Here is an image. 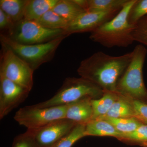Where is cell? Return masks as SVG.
<instances>
[{
  "label": "cell",
  "instance_id": "cell-1",
  "mask_svg": "<svg viewBox=\"0 0 147 147\" xmlns=\"http://www.w3.org/2000/svg\"><path fill=\"white\" fill-rule=\"evenodd\" d=\"M133 52L119 56L96 52L80 63L77 72L103 91L116 92L118 82L133 57Z\"/></svg>",
  "mask_w": 147,
  "mask_h": 147
},
{
  "label": "cell",
  "instance_id": "cell-2",
  "mask_svg": "<svg viewBox=\"0 0 147 147\" xmlns=\"http://www.w3.org/2000/svg\"><path fill=\"white\" fill-rule=\"evenodd\" d=\"M136 0H128L114 18L91 32L90 38L108 48L127 47L134 42L135 26L129 24V13Z\"/></svg>",
  "mask_w": 147,
  "mask_h": 147
},
{
  "label": "cell",
  "instance_id": "cell-3",
  "mask_svg": "<svg viewBox=\"0 0 147 147\" xmlns=\"http://www.w3.org/2000/svg\"><path fill=\"white\" fill-rule=\"evenodd\" d=\"M132 52L131 61L118 82L116 92L125 97L147 103V90L143 74L147 49L139 44Z\"/></svg>",
  "mask_w": 147,
  "mask_h": 147
},
{
  "label": "cell",
  "instance_id": "cell-4",
  "mask_svg": "<svg viewBox=\"0 0 147 147\" xmlns=\"http://www.w3.org/2000/svg\"><path fill=\"white\" fill-rule=\"evenodd\" d=\"M103 94L101 88L84 78L68 77L53 97L34 105L39 108L67 105L84 98H100Z\"/></svg>",
  "mask_w": 147,
  "mask_h": 147
},
{
  "label": "cell",
  "instance_id": "cell-5",
  "mask_svg": "<svg viewBox=\"0 0 147 147\" xmlns=\"http://www.w3.org/2000/svg\"><path fill=\"white\" fill-rule=\"evenodd\" d=\"M67 36H63L45 43L25 45L15 42L1 34L0 40L1 46L13 51L34 71L43 64L52 60L61 42Z\"/></svg>",
  "mask_w": 147,
  "mask_h": 147
},
{
  "label": "cell",
  "instance_id": "cell-6",
  "mask_svg": "<svg viewBox=\"0 0 147 147\" xmlns=\"http://www.w3.org/2000/svg\"><path fill=\"white\" fill-rule=\"evenodd\" d=\"M3 34L15 42L25 45L45 43L63 36H69L65 30L46 28L36 21L24 19L15 24L8 34Z\"/></svg>",
  "mask_w": 147,
  "mask_h": 147
},
{
  "label": "cell",
  "instance_id": "cell-7",
  "mask_svg": "<svg viewBox=\"0 0 147 147\" xmlns=\"http://www.w3.org/2000/svg\"><path fill=\"white\" fill-rule=\"evenodd\" d=\"M67 105L39 108L34 105L20 108L15 113L13 118L20 125L27 130L35 131L51 123L65 119Z\"/></svg>",
  "mask_w": 147,
  "mask_h": 147
},
{
  "label": "cell",
  "instance_id": "cell-8",
  "mask_svg": "<svg viewBox=\"0 0 147 147\" xmlns=\"http://www.w3.org/2000/svg\"><path fill=\"white\" fill-rule=\"evenodd\" d=\"M0 76L31 91L34 71L10 49L1 46Z\"/></svg>",
  "mask_w": 147,
  "mask_h": 147
},
{
  "label": "cell",
  "instance_id": "cell-9",
  "mask_svg": "<svg viewBox=\"0 0 147 147\" xmlns=\"http://www.w3.org/2000/svg\"><path fill=\"white\" fill-rule=\"evenodd\" d=\"M30 91L0 76V119H2L28 97Z\"/></svg>",
  "mask_w": 147,
  "mask_h": 147
},
{
  "label": "cell",
  "instance_id": "cell-10",
  "mask_svg": "<svg viewBox=\"0 0 147 147\" xmlns=\"http://www.w3.org/2000/svg\"><path fill=\"white\" fill-rule=\"evenodd\" d=\"M120 10L85 11L69 24L65 31L69 36L86 32L91 33L114 18Z\"/></svg>",
  "mask_w": 147,
  "mask_h": 147
},
{
  "label": "cell",
  "instance_id": "cell-11",
  "mask_svg": "<svg viewBox=\"0 0 147 147\" xmlns=\"http://www.w3.org/2000/svg\"><path fill=\"white\" fill-rule=\"evenodd\" d=\"M76 124L67 119H60L38 130L31 131L37 147H52Z\"/></svg>",
  "mask_w": 147,
  "mask_h": 147
},
{
  "label": "cell",
  "instance_id": "cell-12",
  "mask_svg": "<svg viewBox=\"0 0 147 147\" xmlns=\"http://www.w3.org/2000/svg\"><path fill=\"white\" fill-rule=\"evenodd\" d=\"M92 99L84 98L67 105L65 119L76 124H86L92 117Z\"/></svg>",
  "mask_w": 147,
  "mask_h": 147
},
{
  "label": "cell",
  "instance_id": "cell-13",
  "mask_svg": "<svg viewBox=\"0 0 147 147\" xmlns=\"http://www.w3.org/2000/svg\"><path fill=\"white\" fill-rule=\"evenodd\" d=\"M59 0H27L24 19L36 21L48 11L51 10Z\"/></svg>",
  "mask_w": 147,
  "mask_h": 147
},
{
  "label": "cell",
  "instance_id": "cell-14",
  "mask_svg": "<svg viewBox=\"0 0 147 147\" xmlns=\"http://www.w3.org/2000/svg\"><path fill=\"white\" fill-rule=\"evenodd\" d=\"M85 135L86 137H111L118 139L121 134L107 121L101 119H96L90 121L86 124Z\"/></svg>",
  "mask_w": 147,
  "mask_h": 147
},
{
  "label": "cell",
  "instance_id": "cell-15",
  "mask_svg": "<svg viewBox=\"0 0 147 147\" xmlns=\"http://www.w3.org/2000/svg\"><path fill=\"white\" fill-rule=\"evenodd\" d=\"M119 96V94L117 92L103 91V94L100 98L92 99L93 113L92 120L105 116Z\"/></svg>",
  "mask_w": 147,
  "mask_h": 147
},
{
  "label": "cell",
  "instance_id": "cell-16",
  "mask_svg": "<svg viewBox=\"0 0 147 147\" xmlns=\"http://www.w3.org/2000/svg\"><path fill=\"white\" fill-rule=\"evenodd\" d=\"M134 115L133 99L119 94L118 98L114 103L112 108L108 113L102 117L115 118H134Z\"/></svg>",
  "mask_w": 147,
  "mask_h": 147
},
{
  "label": "cell",
  "instance_id": "cell-17",
  "mask_svg": "<svg viewBox=\"0 0 147 147\" xmlns=\"http://www.w3.org/2000/svg\"><path fill=\"white\" fill-rule=\"evenodd\" d=\"M52 10L67 21L69 25L86 11L74 0H59Z\"/></svg>",
  "mask_w": 147,
  "mask_h": 147
},
{
  "label": "cell",
  "instance_id": "cell-18",
  "mask_svg": "<svg viewBox=\"0 0 147 147\" xmlns=\"http://www.w3.org/2000/svg\"><path fill=\"white\" fill-rule=\"evenodd\" d=\"M27 0H1L0 9L16 24L24 19V12Z\"/></svg>",
  "mask_w": 147,
  "mask_h": 147
},
{
  "label": "cell",
  "instance_id": "cell-19",
  "mask_svg": "<svg viewBox=\"0 0 147 147\" xmlns=\"http://www.w3.org/2000/svg\"><path fill=\"white\" fill-rule=\"evenodd\" d=\"M97 119H101L108 121L114 126L119 133L121 134V136L133 132L139 126L143 124L135 118H115L109 117H102Z\"/></svg>",
  "mask_w": 147,
  "mask_h": 147
},
{
  "label": "cell",
  "instance_id": "cell-20",
  "mask_svg": "<svg viewBox=\"0 0 147 147\" xmlns=\"http://www.w3.org/2000/svg\"><path fill=\"white\" fill-rule=\"evenodd\" d=\"M128 0H87L86 11H105L121 9Z\"/></svg>",
  "mask_w": 147,
  "mask_h": 147
},
{
  "label": "cell",
  "instance_id": "cell-21",
  "mask_svg": "<svg viewBox=\"0 0 147 147\" xmlns=\"http://www.w3.org/2000/svg\"><path fill=\"white\" fill-rule=\"evenodd\" d=\"M36 21L42 27L51 30H65L69 25L67 21L52 9L48 11Z\"/></svg>",
  "mask_w": 147,
  "mask_h": 147
},
{
  "label": "cell",
  "instance_id": "cell-22",
  "mask_svg": "<svg viewBox=\"0 0 147 147\" xmlns=\"http://www.w3.org/2000/svg\"><path fill=\"white\" fill-rule=\"evenodd\" d=\"M118 140L127 144L147 147V125L142 124L133 132L122 135Z\"/></svg>",
  "mask_w": 147,
  "mask_h": 147
},
{
  "label": "cell",
  "instance_id": "cell-23",
  "mask_svg": "<svg viewBox=\"0 0 147 147\" xmlns=\"http://www.w3.org/2000/svg\"><path fill=\"white\" fill-rule=\"evenodd\" d=\"M85 124H77L67 134L52 147H71L77 141L86 137Z\"/></svg>",
  "mask_w": 147,
  "mask_h": 147
},
{
  "label": "cell",
  "instance_id": "cell-24",
  "mask_svg": "<svg viewBox=\"0 0 147 147\" xmlns=\"http://www.w3.org/2000/svg\"><path fill=\"white\" fill-rule=\"evenodd\" d=\"M147 15V0H136L129 13V24L136 26L141 19Z\"/></svg>",
  "mask_w": 147,
  "mask_h": 147
},
{
  "label": "cell",
  "instance_id": "cell-25",
  "mask_svg": "<svg viewBox=\"0 0 147 147\" xmlns=\"http://www.w3.org/2000/svg\"><path fill=\"white\" fill-rule=\"evenodd\" d=\"M134 41L147 46V18L144 17L136 24L133 33Z\"/></svg>",
  "mask_w": 147,
  "mask_h": 147
},
{
  "label": "cell",
  "instance_id": "cell-26",
  "mask_svg": "<svg viewBox=\"0 0 147 147\" xmlns=\"http://www.w3.org/2000/svg\"><path fill=\"white\" fill-rule=\"evenodd\" d=\"M12 147H37L32 131L27 130L26 132L15 137Z\"/></svg>",
  "mask_w": 147,
  "mask_h": 147
},
{
  "label": "cell",
  "instance_id": "cell-27",
  "mask_svg": "<svg viewBox=\"0 0 147 147\" xmlns=\"http://www.w3.org/2000/svg\"><path fill=\"white\" fill-rule=\"evenodd\" d=\"M133 103L134 118L143 124L147 125V103L133 99Z\"/></svg>",
  "mask_w": 147,
  "mask_h": 147
},
{
  "label": "cell",
  "instance_id": "cell-28",
  "mask_svg": "<svg viewBox=\"0 0 147 147\" xmlns=\"http://www.w3.org/2000/svg\"><path fill=\"white\" fill-rule=\"evenodd\" d=\"M15 24L10 17L0 9V29L1 34H7L13 28Z\"/></svg>",
  "mask_w": 147,
  "mask_h": 147
},
{
  "label": "cell",
  "instance_id": "cell-29",
  "mask_svg": "<svg viewBox=\"0 0 147 147\" xmlns=\"http://www.w3.org/2000/svg\"><path fill=\"white\" fill-rule=\"evenodd\" d=\"M145 17H146V18H147V16H145Z\"/></svg>",
  "mask_w": 147,
  "mask_h": 147
}]
</instances>
